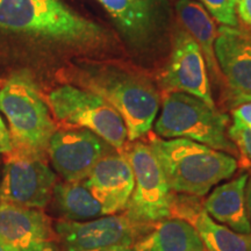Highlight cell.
<instances>
[{
	"instance_id": "cell-6",
	"label": "cell",
	"mask_w": 251,
	"mask_h": 251,
	"mask_svg": "<svg viewBox=\"0 0 251 251\" xmlns=\"http://www.w3.org/2000/svg\"><path fill=\"white\" fill-rule=\"evenodd\" d=\"M0 109L9 125L14 147L47 155L56 125L48 103L30 80L23 77L9 79L0 89Z\"/></svg>"
},
{
	"instance_id": "cell-29",
	"label": "cell",
	"mask_w": 251,
	"mask_h": 251,
	"mask_svg": "<svg viewBox=\"0 0 251 251\" xmlns=\"http://www.w3.org/2000/svg\"><path fill=\"white\" fill-rule=\"evenodd\" d=\"M246 100H251V96H240V97H235L233 99V101L235 105L238 102H242V101H246Z\"/></svg>"
},
{
	"instance_id": "cell-31",
	"label": "cell",
	"mask_w": 251,
	"mask_h": 251,
	"mask_svg": "<svg viewBox=\"0 0 251 251\" xmlns=\"http://www.w3.org/2000/svg\"><path fill=\"white\" fill-rule=\"evenodd\" d=\"M148 1H152V0H148Z\"/></svg>"
},
{
	"instance_id": "cell-18",
	"label": "cell",
	"mask_w": 251,
	"mask_h": 251,
	"mask_svg": "<svg viewBox=\"0 0 251 251\" xmlns=\"http://www.w3.org/2000/svg\"><path fill=\"white\" fill-rule=\"evenodd\" d=\"M176 12L185 31L190 34L201 49L206 67L211 71L213 78L219 79L220 69L214 51L218 29L211 14L197 0H178L176 2Z\"/></svg>"
},
{
	"instance_id": "cell-11",
	"label": "cell",
	"mask_w": 251,
	"mask_h": 251,
	"mask_svg": "<svg viewBox=\"0 0 251 251\" xmlns=\"http://www.w3.org/2000/svg\"><path fill=\"white\" fill-rule=\"evenodd\" d=\"M159 85L164 92L191 94L216 107L201 49L185 30L176 34L170 61L159 75Z\"/></svg>"
},
{
	"instance_id": "cell-20",
	"label": "cell",
	"mask_w": 251,
	"mask_h": 251,
	"mask_svg": "<svg viewBox=\"0 0 251 251\" xmlns=\"http://www.w3.org/2000/svg\"><path fill=\"white\" fill-rule=\"evenodd\" d=\"M51 200L56 211L67 221H89L106 215L101 203L83 181L56 183Z\"/></svg>"
},
{
	"instance_id": "cell-14",
	"label": "cell",
	"mask_w": 251,
	"mask_h": 251,
	"mask_svg": "<svg viewBox=\"0 0 251 251\" xmlns=\"http://www.w3.org/2000/svg\"><path fill=\"white\" fill-rule=\"evenodd\" d=\"M214 51L234 98L251 96V35L238 28L220 27Z\"/></svg>"
},
{
	"instance_id": "cell-5",
	"label": "cell",
	"mask_w": 251,
	"mask_h": 251,
	"mask_svg": "<svg viewBox=\"0 0 251 251\" xmlns=\"http://www.w3.org/2000/svg\"><path fill=\"white\" fill-rule=\"evenodd\" d=\"M48 106L61 124L92 131L118 151L124 150L128 140L124 119L98 93L67 84L49 93Z\"/></svg>"
},
{
	"instance_id": "cell-10",
	"label": "cell",
	"mask_w": 251,
	"mask_h": 251,
	"mask_svg": "<svg viewBox=\"0 0 251 251\" xmlns=\"http://www.w3.org/2000/svg\"><path fill=\"white\" fill-rule=\"evenodd\" d=\"M98 135L84 128L56 129L48 143L52 168L65 181H83L101 157L114 151Z\"/></svg>"
},
{
	"instance_id": "cell-13",
	"label": "cell",
	"mask_w": 251,
	"mask_h": 251,
	"mask_svg": "<svg viewBox=\"0 0 251 251\" xmlns=\"http://www.w3.org/2000/svg\"><path fill=\"white\" fill-rule=\"evenodd\" d=\"M83 183L101 203L106 215H113L127 209L135 181L127 157L114 150L96 163Z\"/></svg>"
},
{
	"instance_id": "cell-21",
	"label": "cell",
	"mask_w": 251,
	"mask_h": 251,
	"mask_svg": "<svg viewBox=\"0 0 251 251\" xmlns=\"http://www.w3.org/2000/svg\"><path fill=\"white\" fill-rule=\"evenodd\" d=\"M213 19L226 27L238 26V18L233 0H200Z\"/></svg>"
},
{
	"instance_id": "cell-23",
	"label": "cell",
	"mask_w": 251,
	"mask_h": 251,
	"mask_svg": "<svg viewBox=\"0 0 251 251\" xmlns=\"http://www.w3.org/2000/svg\"><path fill=\"white\" fill-rule=\"evenodd\" d=\"M234 121L240 122L251 129V100L236 103V107L233 109Z\"/></svg>"
},
{
	"instance_id": "cell-7",
	"label": "cell",
	"mask_w": 251,
	"mask_h": 251,
	"mask_svg": "<svg viewBox=\"0 0 251 251\" xmlns=\"http://www.w3.org/2000/svg\"><path fill=\"white\" fill-rule=\"evenodd\" d=\"M122 152L134 174V191L127 207V216L140 225L153 224L170 218L174 197L158 159L149 144H126Z\"/></svg>"
},
{
	"instance_id": "cell-1",
	"label": "cell",
	"mask_w": 251,
	"mask_h": 251,
	"mask_svg": "<svg viewBox=\"0 0 251 251\" xmlns=\"http://www.w3.org/2000/svg\"><path fill=\"white\" fill-rule=\"evenodd\" d=\"M0 29L83 48L103 46L108 40L101 26L61 0H1Z\"/></svg>"
},
{
	"instance_id": "cell-16",
	"label": "cell",
	"mask_w": 251,
	"mask_h": 251,
	"mask_svg": "<svg viewBox=\"0 0 251 251\" xmlns=\"http://www.w3.org/2000/svg\"><path fill=\"white\" fill-rule=\"evenodd\" d=\"M179 215L196 228L207 251H251V233H237L233 229L219 225L200 207L184 206L176 208L172 215Z\"/></svg>"
},
{
	"instance_id": "cell-22",
	"label": "cell",
	"mask_w": 251,
	"mask_h": 251,
	"mask_svg": "<svg viewBox=\"0 0 251 251\" xmlns=\"http://www.w3.org/2000/svg\"><path fill=\"white\" fill-rule=\"evenodd\" d=\"M228 136L236 146L237 150L251 162V129L240 122L234 121L228 128Z\"/></svg>"
},
{
	"instance_id": "cell-4",
	"label": "cell",
	"mask_w": 251,
	"mask_h": 251,
	"mask_svg": "<svg viewBox=\"0 0 251 251\" xmlns=\"http://www.w3.org/2000/svg\"><path fill=\"white\" fill-rule=\"evenodd\" d=\"M228 117L201 99L181 92H165L155 133L162 139H186L237 156L228 136Z\"/></svg>"
},
{
	"instance_id": "cell-30",
	"label": "cell",
	"mask_w": 251,
	"mask_h": 251,
	"mask_svg": "<svg viewBox=\"0 0 251 251\" xmlns=\"http://www.w3.org/2000/svg\"><path fill=\"white\" fill-rule=\"evenodd\" d=\"M233 2H234V4H235V5H236V2H237V0H233Z\"/></svg>"
},
{
	"instance_id": "cell-8",
	"label": "cell",
	"mask_w": 251,
	"mask_h": 251,
	"mask_svg": "<svg viewBox=\"0 0 251 251\" xmlns=\"http://www.w3.org/2000/svg\"><path fill=\"white\" fill-rule=\"evenodd\" d=\"M0 202L42 209L51 201L56 174L46 156L13 147L4 153Z\"/></svg>"
},
{
	"instance_id": "cell-2",
	"label": "cell",
	"mask_w": 251,
	"mask_h": 251,
	"mask_svg": "<svg viewBox=\"0 0 251 251\" xmlns=\"http://www.w3.org/2000/svg\"><path fill=\"white\" fill-rule=\"evenodd\" d=\"M78 75L84 89L98 93L119 112L130 142L149 133L161 105L149 78L118 64L87 65Z\"/></svg>"
},
{
	"instance_id": "cell-26",
	"label": "cell",
	"mask_w": 251,
	"mask_h": 251,
	"mask_svg": "<svg viewBox=\"0 0 251 251\" xmlns=\"http://www.w3.org/2000/svg\"><path fill=\"white\" fill-rule=\"evenodd\" d=\"M246 206L248 216H249V221L251 225V172L248 176V180L246 185Z\"/></svg>"
},
{
	"instance_id": "cell-24",
	"label": "cell",
	"mask_w": 251,
	"mask_h": 251,
	"mask_svg": "<svg viewBox=\"0 0 251 251\" xmlns=\"http://www.w3.org/2000/svg\"><path fill=\"white\" fill-rule=\"evenodd\" d=\"M13 142H12V137L9 131L6 128V126L0 118V153H6L11 151L13 149Z\"/></svg>"
},
{
	"instance_id": "cell-19",
	"label": "cell",
	"mask_w": 251,
	"mask_h": 251,
	"mask_svg": "<svg viewBox=\"0 0 251 251\" xmlns=\"http://www.w3.org/2000/svg\"><path fill=\"white\" fill-rule=\"evenodd\" d=\"M114 19L133 45L142 46L155 31L152 1L148 0H98Z\"/></svg>"
},
{
	"instance_id": "cell-32",
	"label": "cell",
	"mask_w": 251,
	"mask_h": 251,
	"mask_svg": "<svg viewBox=\"0 0 251 251\" xmlns=\"http://www.w3.org/2000/svg\"><path fill=\"white\" fill-rule=\"evenodd\" d=\"M0 2H1V0H0Z\"/></svg>"
},
{
	"instance_id": "cell-3",
	"label": "cell",
	"mask_w": 251,
	"mask_h": 251,
	"mask_svg": "<svg viewBox=\"0 0 251 251\" xmlns=\"http://www.w3.org/2000/svg\"><path fill=\"white\" fill-rule=\"evenodd\" d=\"M149 146L177 193L202 197L237 170L234 156L191 140L152 137Z\"/></svg>"
},
{
	"instance_id": "cell-28",
	"label": "cell",
	"mask_w": 251,
	"mask_h": 251,
	"mask_svg": "<svg viewBox=\"0 0 251 251\" xmlns=\"http://www.w3.org/2000/svg\"><path fill=\"white\" fill-rule=\"evenodd\" d=\"M107 251H134L133 247H126V246H119V247H114L112 249H109Z\"/></svg>"
},
{
	"instance_id": "cell-27",
	"label": "cell",
	"mask_w": 251,
	"mask_h": 251,
	"mask_svg": "<svg viewBox=\"0 0 251 251\" xmlns=\"http://www.w3.org/2000/svg\"><path fill=\"white\" fill-rule=\"evenodd\" d=\"M0 251H19V250L15 249V248L13 246H11V244L5 242L2 238H0Z\"/></svg>"
},
{
	"instance_id": "cell-33",
	"label": "cell",
	"mask_w": 251,
	"mask_h": 251,
	"mask_svg": "<svg viewBox=\"0 0 251 251\" xmlns=\"http://www.w3.org/2000/svg\"><path fill=\"white\" fill-rule=\"evenodd\" d=\"M0 118H1V117H0Z\"/></svg>"
},
{
	"instance_id": "cell-15",
	"label": "cell",
	"mask_w": 251,
	"mask_h": 251,
	"mask_svg": "<svg viewBox=\"0 0 251 251\" xmlns=\"http://www.w3.org/2000/svg\"><path fill=\"white\" fill-rule=\"evenodd\" d=\"M248 176L249 174H242L235 179L214 188L203 201L202 207L213 220L242 234L251 233L246 206Z\"/></svg>"
},
{
	"instance_id": "cell-17",
	"label": "cell",
	"mask_w": 251,
	"mask_h": 251,
	"mask_svg": "<svg viewBox=\"0 0 251 251\" xmlns=\"http://www.w3.org/2000/svg\"><path fill=\"white\" fill-rule=\"evenodd\" d=\"M134 251H205L196 228L184 219L159 221L148 234L137 238Z\"/></svg>"
},
{
	"instance_id": "cell-25",
	"label": "cell",
	"mask_w": 251,
	"mask_h": 251,
	"mask_svg": "<svg viewBox=\"0 0 251 251\" xmlns=\"http://www.w3.org/2000/svg\"><path fill=\"white\" fill-rule=\"evenodd\" d=\"M236 14L244 24L251 27V0H237Z\"/></svg>"
},
{
	"instance_id": "cell-9",
	"label": "cell",
	"mask_w": 251,
	"mask_h": 251,
	"mask_svg": "<svg viewBox=\"0 0 251 251\" xmlns=\"http://www.w3.org/2000/svg\"><path fill=\"white\" fill-rule=\"evenodd\" d=\"M140 224L127 215H105L89 221L61 220L55 225L62 251H107L133 247L141 234Z\"/></svg>"
},
{
	"instance_id": "cell-12",
	"label": "cell",
	"mask_w": 251,
	"mask_h": 251,
	"mask_svg": "<svg viewBox=\"0 0 251 251\" xmlns=\"http://www.w3.org/2000/svg\"><path fill=\"white\" fill-rule=\"evenodd\" d=\"M0 238L19 251H62L51 220L39 208L0 202Z\"/></svg>"
}]
</instances>
